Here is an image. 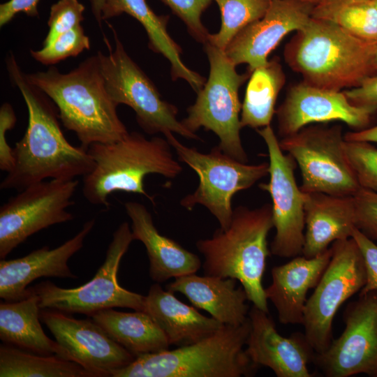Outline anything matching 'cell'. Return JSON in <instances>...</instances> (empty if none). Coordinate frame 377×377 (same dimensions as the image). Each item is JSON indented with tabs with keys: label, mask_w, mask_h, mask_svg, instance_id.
<instances>
[{
	"label": "cell",
	"mask_w": 377,
	"mask_h": 377,
	"mask_svg": "<svg viewBox=\"0 0 377 377\" xmlns=\"http://www.w3.org/2000/svg\"><path fill=\"white\" fill-rule=\"evenodd\" d=\"M11 81L20 91L28 110V126L13 148L14 165L0 184L1 190L21 191L46 179L85 176L95 162L87 149L65 138L51 99L30 83L13 54L6 59Z\"/></svg>",
	"instance_id": "1"
},
{
	"label": "cell",
	"mask_w": 377,
	"mask_h": 377,
	"mask_svg": "<svg viewBox=\"0 0 377 377\" xmlns=\"http://www.w3.org/2000/svg\"><path fill=\"white\" fill-rule=\"evenodd\" d=\"M25 77L54 102L64 126L75 133L84 148L121 140L129 133L106 89L97 54L66 73L52 66Z\"/></svg>",
	"instance_id": "2"
},
{
	"label": "cell",
	"mask_w": 377,
	"mask_h": 377,
	"mask_svg": "<svg viewBox=\"0 0 377 377\" xmlns=\"http://www.w3.org/2000/svg\"><path fill=\"white\" fill-rule=\"evenodd\" d=\"M377 41L361 39L334 22L311 17L286 45L285 57L304 81L341 91L375 75Z\"/></svg>",
	"instance_id": "3"
},
{
	"label": "cell",
	"mask_w": 377,
	"mask_h": 377,
	"mask_svg": "<svg viewBox=\"0 0 377 377\" xmlns=\"http://www.w3.org/2000/svg\"><path fill=\"white\" fill-rule=\"evenodd\" d=\"M274 228L272 205L233 209L230 224L211 238L199 239L196 248L204 257V275L236 279L253 306L269 313L263 277L269 255L267 237Z\"/></svg>",
	"instance_id": "4"
},
{
	"label": "cell",
	"mask_w": 377,
	"mask_h": 377,
	"mask_svg": "<svg viewBox=\"0 0 377 377\" xmlns=\"http://www.w3.org/2000/svg\"><path fill=\"white\" fill-rule=\"evenodd\" d=\"M166 138L147 139L138 132L128 133L121 140L94 143L87 149L95 165L84 176L82 193L91 204L108 207V196L115 191L140 194L155 205L145 190L144 179L149 174L175 178L182 171Z\"/></svg>",
	"instance_id": "5"
},
{
	"label": "cell",
	"mask_w": 377,
	"mask_h": 377,
	"mask_svg": "<svg viewBox=\"0 0 377 377\" xmlns=\"http://www.w3.org/2000/svg\"><path fill=\"white\" fill-rule=\"evenodd\" d=\"M251 330L249 318L239 326L223 325L212 334L174 350L137 356L114 370L111 377H241L259 368L244 346Z\"/></svg>",
	"instance_id": "6"
},
{
	"label": "cell",
	"mask_w": 377,
	"mask_h": 377,
	"mask_svg": "<svg viewBox=\"0 0 377 377\" xmlns=\"http://www.w3.org/2000/svg\"><path fill=\"white\" fill-rule=\"evenodd\" d=\"M204 46L209 62V77L182 122L195 133L202 127L212 131L219 137L218 147L225 154L246 163L247 154L240 138L242 104L239 89L248 75L237 72L224 50L209 42Z\"/></svg>",
	"instance_id": "7"
},
{
	"label": "cell",
	"mask_w": 377,
	"mask_h": 377,
	"mask_svg": "<svg viewBox=\"0 0 377 377\" xmlns=\"http://www.w3.org/2000/svg\"><path fill=\"white\" fill-rule=\"evenodd\" d=\"M111 28L115 42L112 48L106 37L108 54L97 52L106 89L119 105L131 108L140 127L147 133H177L187 139L200 140L177 119L178 110L164 101L156 86L125 50L114 28Z\"/></svg>",
	"instance_id": "8"
},
{
	"label": "cell",
	"mask_w": 377,
	"mask_h": 377,
	"mask_svg": "<svg viewBox=\"0 0 377 377\" xmlns=\"http://www.w3.org/2000/svg\"><path fill=\"white\" fill-rule=\"evenodd\" d=\"M165 138L179 161L192 168L199 179L196 189L181 200V205L189 211L197 205L206 207L222 229L230 224L233 195L269 175V163L248 165L225 154L218 146L204 154L182 144L173 133Z\"/></svg>",
	"instance_id": "9"
},
{
	"label": "cell",
	"mask_w": 377,
	"mask_h": 377,
	"mask_svg": "<svg viewBox=\"0 0 377 377\" xmlns=\"http://www.w3.org/2000/svg\"><path fill=\"white\" fill-rule=\"evenodd\" d=\"M133 240L130 226L124 221L113 232L105 261L89 282L75 288H63L45 281L31 287L39 297L40 309L88 316L113 307L144 311L145 296L122 288L117 277L121 260Z\"/></svg>",
	"instance_id": "10"
},
{
	"label": "cell",
	"mask_w": 377,
	"mask_h": 377,
	"mask_svg": "<svg viewBox=\"0 0 377 377\" xmlns=\"http://www.w3.org/2000/svg\"><path fill=\"white\" fill-rule=\"evenodd\" d=\"M298 165L305 193L351 196L361 188L348 160L339 125L304 127L279 141Z\"/></svg>",
	"instance_id": "11"
},
{
	"label": "cell",
	"mask_w": 377,
	"mask_h": 377,
	"mask_svg": "<svg viewBox=\"0 0 377 377\" xmlns=\"http://www.w3.org/2000/svg\"><path fill=\"white\" fill-rule=\"evenodd\" d=\"M330 260L305 305L304 335L316 353L325 352L332 338V323L339 307L367 281L361 251L350 237L332 243Z\"/></svg>",
	"instance_id": "12"
},
{
	"label": "cell",
	"mask_w": 377,
	"mask_h": 377,
	"mask_svg": "<svg viewBox=\"0 0 377 377\" xmlns=\"http://www.w3.org/2000/svg\"><path fill=\"white\" fill-rule=\"evenodd\" d=\"M79 185L75 179H50L31 184L0 207V258L29 237L51 226L71 221L68 208Z\"/></svg>",
	"instance_id": "13"
},
{
	"label": "cell",
	"mask_w": 377,
	"mask_h": 377,
	"mask_svg": "<svg viewBox=\"0 0 377 377\" xmlns=\"http://www.w3.org/2000/svg\"><path fill=\"white\" fill-rule=\"evenodd\" d=\"M257 132L265 141L269 156V180L267 184H260L259 187L268 192L272 200L276 234L270 253L280 258H294L302 254L304 244L306 193L297 184L295 161L288 154H283L270 125Z\"/></svg>",
	"instance_id": "14"
},
{
	"label": "cell",
	"mask_w": 377,
	"mask_h": 377,
	"mask_svg": "<svg viewBox=\"0 0 377 377\" xmlns=\"http://www.w3.org/2000/svg\"><path fill=\"white\" fill-rule=\"evenodd\" d=\"M345 327L313 363L327 377H377V290L359 294L343 316Z\"/></svg>",
	"instance_id": "15"
},
{
	"label": "cell",
	"mask_w": 377,
	"mask_h": 377,
	"mask_svg": "<svg viewBox=\"0 0 377 377\" xmlns=\"http://www.w3.org/2000/svg\"><path fill=\"white\" fill-rule=\"evenodd\" d=\"M40 318L68 353L71 360L94 377L110 376L112 371L128 365L136 357L91 318L76 319L50 309H40Z\"/></svg>",
	"instance_id": "16"
},
{
	"label": "cell",
	"mask_w": 377,
	"mask_h": 377,
	"mask_svg": "<svg viewBox=\"0 0 377 377\" xmlns=\"http://www.w3.org/2000/svg\"><path fill=\"white\" fill-rule=\"evenodd\" d=\"M315 4L297 0H271L265 15L240 31L224 52L235 65L249 71L265 65L271 52L288 33L302 29Z\"/></svg>",
	"instance_id": "17"
},
{
	"label": "cell",
	"mask_w": 377,
	"mask_h": 377,
	"mask_svg": "<svg viewBox=\"0 0 377 377\" xmlns=\"http://www.w3.org/2000/svg\"><path fill=\"white\" fill-rule=\"evenodd\" d=\"M276 114L279 134L283 138L315 122L341 121L360 131L367 128L373 114L351 103L343 91L305 81L289 89Z\"/></svg>",
	"instance_id": "18"
},
{
	"label": "cell",
	"mask_w": 377,
	"mask_h": 377,
	"mask_svg": "<svg viewBox=\"0 0 377 377\" xmlns=\"http://www.w3.org/2000/svg\"><path fill=\"white\" fill-rule=\"evenodd\" d=\"M251 330L246 352L257 366L269 368L277 377H312L308 365L315 351L304 334L288 337L278 333L269 313L253 306L249 312Z\"/></svg>",
	"instance_id": "19"
},
{
	"label": "cell",
	"mask_w": 377,
	"mask_h": 377,
	"mask_svg": "<svg viewBox=\"0 0 377 377\" xmlns=\"http://www.w3.org/2000/svg\"><path fill=\"white\" fill-rule=\"evenodd\" d=\"M95 222L94 219L86 221L74 237L54 249L44 246L19 258L1 259L0 297L8 302L22 300L29 293L27 286L42 276L76 279L68 261L82 248Z\"/></svg>",
	"instance_id": "20"
},
{
	"label": "cell",
	"mask_w": 377,
	"mask_h": 377,
	"mask_svg": "<svg viewBox=\"0 0 377 377\" xmlns=\"http://www.w3.org/2000/svg\"><path fill=\"white\" fill-rule=\"evenodd\" d=\"M332 252L330 247L313 258L300 255L286 264L272 267V283L265 292L267 299L274 304L281 323L303 325L306 294L317 285Z\"/></svg>",
	"instance_id": "21"
},
{
	"label": "cell",
	"mask_w": 377,
	"mask_h": 377,
	"mask_svg": "<svg viewBox=\"0 0 377 377\" xmlns=\"http://www.w3.org/2000/svg\"><path fill=\"white\" fill-rule=\"evenodd\" d=\"M124 208L131 221L134 240L140 241L146 248L149 273L153 281L163 283L171 278L195 274L200 269V258L174 239L161 235L144 205L129 201L124 204Z\"/></svg>",
	"instance_id": "22"
},
{
	"label": "cell",
	"mask_w": 377,
	"mask_h": 377,
	"mask_svg": "<svg viewBox=\"0 0 377 377\" xmlns=\"http://www.w3.org/2000/svg\"><path fill=\"white\" fill-rule=\"evenodd\" d=\"M304 244L302 254L315 257L337 240L352 237L356 226L353 195L306 193Z\"/></svg>",
	"instance_id": "23"
},
{
	"label": "cell",
	"mask_w": 377,
	"mask_h": 377,
	"mask_svg": "<svg viewBox=\"0 0 377 377\" xmlns=\"http://www.w3.org/2000/svg\"><path fill=\"white\" fill-rule=\"evenodd\" d=\"M166 286L173 293L183 294L196 308L208 312L225 325L239 326L249 318L247 295L242 286L232 278L181 276Z\"/></svg>",
	"instance_id": "24"
},
{
	"label": "cell",
	"mask_w": 377,
	"mask_h": 377,
	"mask_svg": "<svg viewBox=\"0 0 377 377\" xmlns=\"http://www.w3.org/2000/svg\"><path fill=\"white\" fill-rule=\"evenodd\" d=\"M144 311L163 331L170 344L178 346L202 340L223 325L184 304L173 292L163 290L158 283L153 284L145 296Z\"/></svg>",
	"instance_id": "25"
},
{
	"label": "cell",
	"mask_w": 377,
	"mask_h": 377,
	"mask_svg": "<svg viewBox=\"0 0 377 377\" xmlns=\"http://www.w3.org/2000/svg\"><path fill=\"white\" fill-rule=\"evenodd\" d=\"M124 13L134 17L145 28L149 47L169 61L172 79L184 80L195 91L198 92L206 80L182 61V49L167 30L168 16L156 15L146 0H105L102 20H107Z\"/></svg>",
	"instance_id": "26"
},
{
	"label": "cell",
	"mask_w": 377,
	"mask_h": 377,
	"mask_svg": "<svg viewBox=\"0 0 377 377\" xmlns=\"http://www.w3.org/2000/svg\"><path fill=\"white\" fill-rule=\"evenodd\" d=\"M28 290L22 300L0 303L1 340L36 354L56 355L71 360L66 350L44 332L40 323L39 297L31 287Z\"/></svg>",
	"instance_id": "27"
},
{
	"label": "cell",
	"mask_w": 377,
	"mask_h": 377,
	"mask_svg": "<svg viewBox=\"0 0 377 377\" xmlns=\"http://www.w3.org/2000/svg\"><path fill=\"white\" fill-rule=\"evenodd\" d=\"M89 316L135 357L168 350L170 345L163 331L143 311L122 312L109 308Z\"/></svg>",
	"instance_id": "28"
},
{
	"label": "cell",
	"mask_w": 377,
	"mask_h": 377,
	"mask_svg": "<svg viewBox=\"0 0 377 377\" xmlns=\"http://www.w3.org/2000/svg\"><path fill=\"white\" fill-rule=\"evenodd\" d=\"M246 86L242 106V128H253L270 125L277 96L285 83V75L276 59L254 69Z\"/></svg>",
	"instance_id": "29"
},
{
	"label": "cell",
	"mask_w": 377,
	"mask_h": 377,
	"mask_svg": "<svg viewBox=\"0 0 377 377\" xmlns=\"http://www.w3.org/2000/svg\"><path fill=\"white\" fill-rule=\"evenodd\" d=\"M0 377H94L75 362L36 354L10 344L0 346Z\"/></svg>",
	"instance_id": "30"
},
{
	"label": "cell",
	"mask_w": 377,
	"mask_h": 377,
	"mask_svg": "<svg viewBox=\"0 0 377 377\" xmlns=\"http://www.w3.org/2000/svg\"><path fill=\"white\" fill-rule=\"evenodd\" d=\"M311 17L332 21L361 39L377 41V8L372 0L342 4L319 3L314 6Z\"/></svg>",
	"instance_id": "31"
},
{
	"label": "cell",
	"mask_w": 377,
	"mask_h": 377,
	"mask_svg": "<svg viewBox=\"0 0 377 377\" xmlns=\"http://www.w3.org/2000/svg\"><path fill=\"white\" fill-rule=\"evenodd\" d=\"M221 10L219 31L209 34L208 41L224 50L234 37L251 23L261 18L271 0H214Z\"/></svg>",
	"instance_id": "32"
},
{
	"label": "cell",
	"mask_w": 377,
	"mask_h": 377,
	"mask_svg": "<svg viewBox=\"0 0 377 377\" xmlns=\"http://www.w3.org/2000/svg\"><path fill=\"white\" fill-rule=\"evenodd\" d=\"M90 49L89 37L82 24L59 35L39 50H30L31 57L44 65L55 64L69 57H75Z\"/></svg>",
	"instance_id": "33"
},
{
	"label": "cell",
	"mask_w": 377,
	"mask_h": 377,
	"mask_svg": "<svg viewBox=\"0 0 377 377\" xmlns=\"http://www.w3.org/2000/svg\"><path fill=\"white\" fill-rule=\"evenodd\" d=\"M345 147L360 187L377 193V147L366 141L346 140Z\"/></svg>",
	"instance_id": "34"
},
{
	"label": "cell",
	"mask_w": 377,
	"mask_h": 377,
	"mask_svg": "<svg viewBox=\"0 0 377 377\" xmlns=\"http://www.w3.org/2000/svg\"><path fill=\"white\" fill-rule=\"evenodd\" d=\"M84 6L78 0H59L52 5L47 25L49 31L43 47L50 44L59 35L81 24Z\"/></svg>",
	"instance_id": "35"
},
{
	"label": "cell",
	"mask_w": 377,
	"mask_h": 377,
	"mask_svg": "<svg viewBox=\"0 0 377 377\" xmlns=\"http://www.w3.org/2000/svg\"><path fill=\"white\" fill-rule=\"evenodd\" d=\"M186 26L188 33L198 42L205 44L209 34L201 21L202 13L213 0H161Z\"/></svg>",
	"instance_id": "36"
},
{
	"label": "cell",
	"mask_w": 377,
	"mask_h": 377,
	"mask_svg": "<svg viewBox=\"0 0 377 377\" xmlns=\"http://www.w3.org/2000/svg\"><path fill=\"white\" fill-rule=\"evenodd\" d=\"M353 197L357 228L371 239H377V193L360 188Z\"/></svg>",
	"instance_id": "37"
},
{
	"label": "cell",
	"mask_w": 377,
	"mask_h": 377,
	"mask_svg": "<svg viewBox=\"0 0 377 377\" xmlns=\"http://www.w3.org/2000/svg\"><path fill=\"white\" fill-rule=\"evenodd\" d=\"M352 238L361 251L367 272L366 283L359 294L377 290V245L357 228L354 229Z\"/></svg>",
	"instance_id": "38"
},
{
	"label": "cell",
	"mask_w": 377,
	"mask_h": 377,
	"mask_svg": "<svg viewBox=\"0 0 377 377\" xmlns=\"http://www.w3.org/2000/svg\"><path fill=\"white\" fill-rule=\"evenodd\" d=\"M16 116L10 104L5 103L0 108V169L9 172L14 165L13 148L6 140V132L16 123Z\"/></svg>",
	"instance_id": "39"
},
{
	"label": "cell",
	"mask_w": 377,
	"mask_h": 377,
	"mask_svg": "<svg viewBox=\"0 0 377 377\" xmlns=\"http://www.w3.org/2000/svg\"><path fill=\"white\" fill-rule=\"evenodd\" d=\"M343 92L353 105L373 114L377 111V75L367 77L357 87Z\"/></svg>",
	"instance_id": "40"
},
{
	"label": "cell",
	"mask_w": 377,
	"mask_h": 377,
	"mask_svg": "<svg viewBox=\"0 0 377 377\" xmlns=\"http://www.w3.org/2000/svg\"><path fill=\"white\" fill-rule=\"evenodd\" d=\"M39 0H9L0 5V27L10 22L20 12L28 16L38 15V3Z\"/></svg>",
	"instance_id": "41"
},
{
	"label": "cell",
	"mask_w": 377,
	"mask_h": 377,
	"mask_svg": "<svg viewBox=\"0 0 377 377\" xmlns=\"http://www.w3.org/2000/svg\"><path fill=\"white\" fill-rule=\"evenodd\" d=\"M346 140L377 142V125L355 131L348 132L344 135Z\"/></svg>",
	"instance_id": "42"
},
{
	"label": "cell",
	"mask_w": 377,
	"mask_h": 377,
	"mask_svg": "<svg viewBox=\"0 0 377 377\" xmlns=\"http://www.w3.org/2000/svg\"><path fill=\"white\" fill-rule=\"evenodd\" d=\"M105 0H91V11L98 25L102 24V10Z\"/></svg>",
	"instance_id": "43"
},
{
	"label": "cell",
	"mask_w": 377,
	"mask_h": 377,
	"mask_svg": "<svg viewBox=\"0 0 377 377\" xmlns=\"http://www.w3.org/2000/svg\"><path fill=\"white\" fill-rule=\"evenodd\" d=\"M370 1V0H322L320 3H327V4H342V3H347L356 2V1Z\"/></svg>",
	"instance_id": "44"
},
{
	"label": "cell",
	"mask_w": 377,
	"mask_h": 377,
	"mask_svg": "<svg viewBox=\"0 0 377 377\" xmlns=\"http://www.w3.org/2000/svg\"><path fill=\"white\" fill-rule=\"evenodd\" d=\"M297 1L308 2V3H311L316 5L320 3L322 0H297Z\"/></svg>",
	"instance_id": "45"
},
{
	"label": "cell",
	"mask_w": 377,
	"mask_h": 377,
	"mask_svg": "<svg viewBox=\"0 0 377 377\" xmlns=\"http://www.w3.org/2000/svg\"><path fill=\"white\" fill-rule=\"evenodd\" d=\"M374 65L375 70L377 72V50H376L375 55H374Z\"/></svg>",
	"instance_id": "46"
},
{
	"label": "cell",
	"mask_w": 377,
	"mask_h": 377,
	"mask_svg": "<svg viewBox=\"0 0 377 377\" xmlns=\"http://www.w3.org/2000/svg\"><path fill=\"white\" fill-rule=\"evenodd\" d=\"M372 2L377 8V0H372Z\"/></svg>",
	"instance_id": "47"
}]
</instances>
